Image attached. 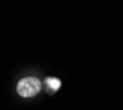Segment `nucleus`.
Wrapping results in <instances>:
<instances>
[{"instance_id":"f257e3e1","label":"nucleus","mask_w":123,"mask_h":110,"mask_svg":"<svg viewBox=\"0 0 123 110\" xmlns=\"http://www.w3.org/2000/svg\"><path fill=\"white\" fill-rule=\"evenodd\" d=\"M41 90V82L36 77H26L19 80L17 93L21 97H33Z\"/></svg>"},{"instance_id":"f03ea898","label":"nucleus","mask_w":123,"mask_h":110,"mask_svg":"<svg viewBox=\"0 0 123 110\" xmlns=\"http://www.w3.org/2000/svg\"><path fill=\"white\" fill-rule=\"evenodd\" d=\"M47 84L49 85V87H51L53 90H58L59 87L61 86V82L58 78H48L47 79Z\"/></svg>"}]
</instances>
